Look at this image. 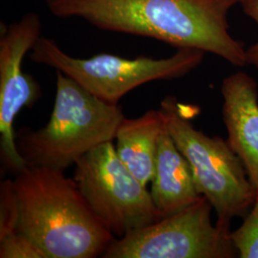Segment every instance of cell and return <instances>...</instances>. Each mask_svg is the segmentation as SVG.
Instances as JSON below:
<instances>
[{
    "instance_id": "cell-5",
    "label": "cell",
    "mask_w": 258,
    "mask_h": 258,
    "mask_svg": "<svg viewBox=\"0 0 258 258\" xmlns=\"http://www.w3.org/2000/svg\"><path fill=\"white\" fill-rule=\"evenodd\" d=\"M204 55L201 50L183 48L161 59L148 56L128 59L110 54L77 58L65 54L52 39L40 37L31 58L62 72L103 102L119 104L125 94L145 83L184 77L203 61Z\"/></svg>"
},
{
    "instance_id": "cell-9",
    "label": "cell",
    "mask_w": 258,
    "mask_h": 258,
    "mask_svg": "<svg viewBox=\"0 0 258 258\" xmlns=\"http://www.w3.org/2000/svg\"><path fill=\"white\" fill-rule=\"evenodd\" d=\"M228 143L242 161L258 194V92L254 80L238 72L222 84Z\"/></svg>"
},
{
    "instance_id": "cell-7",
    "label": "cell",
    "mask_w": 258,
    "mask_h": 258,
    "mask_svg": "<svg viewBox=\"0 0 258 258\" xmlns=\"http://www.w3.org/2000/svg\"><path fill=\"white\" fill-rule=\"evenodd\" d=\"M212 209L201 196L183 210L115 239L102 257H235L231 225L212 224Z\"/></svg>"
},
{
    "instance_id": "cell-13",
    "label": "cell",
    "mask_w": 258,
    "mask_h": 258,
    "mask_svg": "<svg viewBox=\"0 0 258 258\" xmlns=\"http://www.w3.org/2000/svg\"><path fill=\"white\" fill-rule=\"evenodd\" d=\"M19 203L12 179L0 185V239L18 232Z\"/></svg>"
},
{
    "instance_id": "cell-3",
    "label": "cell",
    "mask_w": 258,
    "mask_h": 258,
    "mask_svg": "<svg viewBox=\"0 0 258 258\" xmlns=\"http://www.w3.org/2000/svg\"><path fill=\"white\" fill-rule=\"evenodd\" d=\"M124 118L119 104L103 102L56 70L50 120L38 130L20 129L16 143L26 166L64 171L90 150L116 139Z\"/></svg>"
},
{
    "instance_id": "cell-10",
    "label": "cell",
    "mask_w": 258,
    "mask_h": 258,
    "mask_svg": "<svg viewBox=\"0 0 258 258\" xmlns=\"http://www.w3.org/2000/svg\"><path fill=\"white\" fill-rule=\"evenodd\" d=\"M150 194L162 218L196 202L201 196L190 166L177 148L166 122L161 132Z\"/></svg>"
},
{
    "instance_id": "cell-6",
    "label": "cell",
    "mask_w": 258,
    "mask_h": 258,
    "mask_svg": "<svg viewBox=\"0 0 258 258\" xmlns=\"http://www.w3.org/2000/svg\"><path fill=\"white\" fill-rule=\"evenodd\" d=\"M74 180L85 202L114 236L162 219L150 191L129 170L112 142L98 146L80 158Z\"/></svg>"
},
{
    "instance_id": "cell-11",
    "label": "cell",
    "mask_w": 258,
    "mask_h": 258,
    "mask_svg": "<svg viewBox=\"0 0 258 258\" xmlns=\"http://www.w3.org/2000/svg\"><path fill=\"white\" fill-rule=\"evenodd\" d=\"M165 120L159 110L135 119L124 118L117 131L116 151L121 162L148 186L154 173L158 144Z\"/></svg>"
},
{
    "instance_id": "cell-1",
    "label": "cell",
    "mask_w": 258,
    "mask_h": 258,
    "mask_svg": "<svg viewBox=\"0 0 258 258\" xmlns=\"http://www.w3.org/2000/svg\"><path fill=\"white\" fill-rule=\"evenodd\" d=\"M47 4L56 17H78L102 30L201 50L235 66L248 63L247 50L229 32L228 14L238 0H47Z\"/></svg>"
},
{
    "instance_id": "cell-8",
    "label": "cell",
    "mask_w": 258,
    "mask_h": 258,
    "mask_svg": "<svg viewBox=\"0 0 258 258\" xmlns=\"http://www.w3.org/2000/svg\"><path fill=\"white\" fill-rule=\"evenodd\" d=\"M37 15L24 16L2 31L0 38V159L2 173L18 175L27 166L18 150L15 119L41 96L37 81L22 70L25 55L40 37Z\"/></svg>"
},
{
    "instance_id": "cell-15",
    "label": "cell",
    "mask_w": 258,
    "mask_h": 258,
    "mask_svg": "<svg viewBox=\"0 0 258 258\" xmlns=\"http://www.w3.org/2000/svg\"><path fill=\"white\" fill-rule=\"evenodd\" d=\"M244 13L255 21L258 26V0H238ZM248 63L253 65L258 70V40L247 50Z\"/></svg>"
},
{
    "instance_id": "cell-12",
    "label": "cell",
    "mask_w": 258,
    "mask_h": 258,
    "mask_svg": "<svg viewBox=\"0 0 258 258\" xmlns=\"http://www.w3.org/2000/svg\"><path fill=\"white\" fill-rule=\"evenodd\" d=\"M231 239L239 257L258 258V194L243 224L231 231Z\"/></svg>"
},
{
    "instance_id": "cell-2",
    "label": "cell",
    "mask_w": 258,
    "mask_h": 258,
    "mask_svg": "<svg viewBox=\"0 0 258 258\" xmlns=\"http://www.w3.org/2000/svg\"><path fill=\"white\" fill-rule=\"evenodd\" d=\"M19 203L18 231L46 258H95L115 241L63 170L27 166L13 180Z\"/></svg>"
},
{
    "instance_id": "cell-4",
    "label": "cell",
    "mask_w": 258,
    "mask_h": 258,
    "mask_svg": "<svg viewBox=\"0 0 258 258\" xmlns=\"http://www.w3.org/2000/svg\"><path fill=\"white\" fill-rule=\"evenodd\" d=\"M160 111L177 148L190 166L199 194L215 210L217 222L231 225L233 217H245L258 194L228 141L209 137L195 128L184 106L173 97L162 102Z\"/></svg>"
},
{
    "instance_id": "cell-14",
    "label": "cell",
    "mask_w": 258,
    "mask_h": 258,
    "mask_svg": "<svg viewBox=\"0 0 258 258\" xmlns=\"http://www.w3.org/2000/svg\"><path fill=\"white\" fill-rule=\"evenodd\" d=\"M0 258H46L37 245L16 232L0 239Z\"/></svg>"
}]
</instances>
